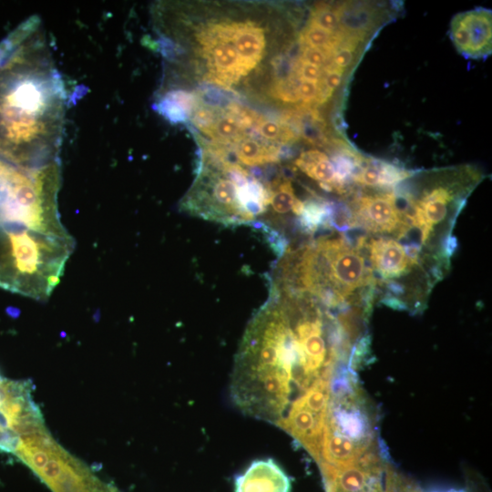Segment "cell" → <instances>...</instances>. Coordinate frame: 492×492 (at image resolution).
Returning <instances> with one entry per match:
<instances>
[{
    "label": "cell",
    "instance_id": "1",
    "mask_svg": "<svg viewBox=\"0 0 492 492\" xmlns=\"http://www.w3.org/2000/svg\"><path fill=\"white\" fill-rule=\"evenodd\" d=\"M314 300L274 285L249 322L231 374V397L245 415L278 425L292 404L332 377Z\"/></svg>",
    "mask_w": 492,
    "mask_h": 492
},
{
    "label": "cell",
    "instance_id": "2",
    "mask_svg": "<svg viewBox=\"0 0 492 492\" xmlns=\"http://www.w3.org/2000/svg\"><path fill=\"white\" fill-rule=\"evenodd\" d=\"M67 93L39 18L0 42V159L23 169L59 161Z\"/></svg>",
    "mask_w": 492,
    "mask_h": 492
},
{
    "label": "cell",
    "instance_id": "3",
    "mask_svg": "<svg viewBox=\"0 0 492 492\" xmlns=\"http://www.w3.org/2000/svg\"><path fill=\"white\" fill-rule=\"evenodd\" d=\"M343 236H326L282 254L273 284L279 289L322 302L343 305L357 289L373 282V273L359 248Z\"/></svg>",
    "mask_w": 492,
    "mask_h": 492
},
{
    "label": "cell",
    "instance_id": "4",
    "mask_svg": "<svg viewBox=\"0 0 492 492\" xmlns=\"http://www.w3.org/2000/svg\"><path fill=\"white\" fill-rule=\"evenodd\" d=\"M74 248L72 237L0 226V288L38 301L48 298Z\"/></svg>",
    "mask_w": 492,
    "mask_h": 492
},
{
    "label": "cell",
    "instance_id": "5",
    "mask_svg": "<svg viewBox=\"0 0 492 492\" xmlns=\"http://www.w3.org/2000/svg\"><path fill=\"white\" fill-rule=\"evenodd\" d=\"M268 188L238 164L208 162L181 202L190 214L225 225L251 223L268 207Z\"/></svg>",
    "mask_w": 492,
    "mask_h": 492
},
{
    "label": "cell",
    "instance_id": "6",
    "mask_svg": "<svg viewBox=\"0 0 492 492\" xmlns=\"http://www.w3.org/2000/svg\"><path fill=\"white\" fill-rule=\"evenodd\" d=\"M60 161L23 169L0 159V226L17 225L68 238L58 213Z\"/></svg>",
    "mask_w": 492,
    "mask_h": 492
},
{
    "label": "cell",
    "instance_id": "7",
    "mask_svg": "<svg viewBox=\"0 0 492 492\" xmlns=\"http://www.w3.org/2000/svg\"><path fill=\"white\" fill-rule=\"evenodd\" d=\"M52 492H119L99 478L49 433L45 423L19 435L11 449Z\"/></svg>",
    "mask_w": 492,
    "mask_h": 492
},
{
    "label": "cell",
    "instance_id": "8",
    "mask_svg": "<svg viewBox=\"0 0 492 492\" xmlns=\"http://www.w3.org/2000/svg\"><path fill=\"white\" fill-rule=\"evenodd\" d=\"M330 380L322 379L296 399L277 426L291 435L316 461L330 402Z\"/></svg>",
    "mask_w": 492,
    "mask_h": 492
},
{
    "label": "cell",
    "instance_id": "9",
    "mask_svg": "<svg viewBox=\"0 0 492 492\" xmlns=\"http://www.w3.org/2000/svg\"><path fill=\"white\" fill-rule=\"evenodd\" d=\"M456 174L452 180H438L434 187L423 190L421 197L416 200H411L410 211L404 216L410 225L420 231L421 244L426 242L435 231V228L445 221L450 215L453 220L465 205L468 186L456 180Z\"/></svg>",
    "mask_w": 492,
    "mask_h": 492
},
{
    "label": "cell",
    "instance_id": "10",
    "mask_svg": "<svg viewBox=\"0 0 492 492\" xmlns=\"http://www.w3.org/2000/svg\"><path fill=\"white\" fill-rule=\"evenodd\" d=\"M351 215L353 227L361 226L373 233L397 232L403 236L410 226L397 208L394 194L364 196Z\"/></svg>",
    "mask_w": 492,
    "mask_h": 492
},
{
    "label": "cell",
    "instance_id": "11",
    "mask_svg": "<svg viewBox=\"0 0 492 492\" xmlns=\"http://www.w3.org/2000/svg\"><path fill=\"white\" fill-rule=\"evenodd\" d=\"M451 37L458 52L467 56L488 53L491 46V15L487 10L457 15L451 26Z\"/></svg>",
    "mask_w": 492,
    "mask_h": 492
},
{
    "label": "cell",
    "instance_id": "12",
    "mask_svg": "<svg viewBox=\"0 0 492 492\" xmlns=\"http://www.w3.org/2000/svg\"><path fill=\"white\" fill-rule=\"evenodd\" d=\"M27 380H10L0 375V450L10 452L15 428L26 408Z\"/></svg>",
    "mask_w": 492,
    "mask_h": 492
},
{
    "label": "cell",
    "instance_id": "13",
    "mask_svg": "<svg viewBox=\"0 0 492 492\" xmlns=\"http://www.w3.org/2000/svg\"><path fill=\"white\" fill-rule=\"evenodd\" d=\"M292 481L272 459H257L234 478V492H291Z\"/></svg>",
    "mask_w": 492,
    "mask_h": 492
},
{
    "label": "cell",
    "instance_id": "14",
    "mask_svg": "<svg viewBox=\"0 0 492 492\" xmlns=\"http://www.w3.org/2000/svg\"><path fill=\"white\" fill-rule=\"evenodd\" d=\"M373 267L384 279L400 277L415 265L402 244L393 239H372L368 244Z\"/></svg>",
    "mask_w": 492,
    "mask_h": 492
},
{
    "label": "cell",
    "instance_id": "15",
    "mask_svg": "<svg viewBox=\"0 0 492 492\" xmlns=\"http://www.w3.org/2000/svg\"><path fill=\"white\" fill-rule=\"evenodd\" d=\"M295 165L307 176L320 182V185L327 190L337 188L340 184L336 168L328 157L315 149L303 152L295 161Z\"/></svg>",
    "mask_w": 492,
    "mask_h": 492
},
{
    "label": "cell",
    "instance_id": "16",
    "mask_svg": "<svg viewBox=\"0 0 492 492\" xmlns=\"http://www.w3.org/2000/svg\"><path fill=\"white\" fill-rule=\"evenodd\" d=\"M268 208L277 214L284 215L292 211L297 216H302L304 203L297 199L291 182L287 179H278L268 187Z\"/></svg>",
    "mask_w": 492,
    "mask_h": 492
},
{
    "label": "cell",
    "instance_id": "17",
    "mask_svg": "<svg viewBox=\"0 0 492 492\" xmlns=\"http://www.w3.org/2000/svg\"><path fill=\"white\" fill-rule=\"evenodd\" d=\"M240 119L236 113L226 114L220 117L213 124L209 133L217 140V142H231L239 138L242 128V124L246 119Z\"/></svg>",
    "mask_w": 492,
    "mask_h": 492
},
{
    "label": "cell",
    "instance_id": "18",
    "mask_svg": "<svg viewBox=\"0 0 492 492\" xmlns=\"http://www.w3.org/2000/svg\"><path fill=\"white\" fill-rule=\"evenodd\" d=\"M310 21L319 27L330 32L346 30H338L341 23H343L342 6L341 8H333L327 5H321L312 12Z\"/></svg>",
    "mask_w": 492,
    "mask_h": 492
},
{
    "label": "cell",
    "instance_id": "19",
    "mask_svg": "<svg viewBox=\"0 0 492 492\" xmlns=\"http://www.w3.org/2000/svg\"><path fill=\"white\" fill-rule=\"evenodd\" d=\"M384 492H422L415 482L397 472L388 463L384 466Z\"/></svg>",
    "mask_w": 492,
    "mask_h": 492
},
{
    "label": "cell",
    "instance_id": "20",
    "mask_svg": "<svg viewBox=\"0 0 492 492\" xmlns=\"http://www.w3.org/2000/svg\"><path fill=\"white\" fill-rule=\"evenodd\" d=\"M357 182L369 187H380L379 161L367 164L356 176Z\"/></svg>",
    "mask_w": 492,
    "mask_h": 492
},
{
    "label": "cell",
    "instance_id": "21",
    "mask_svg": "<svg viewBox=\"0 0 492 492\" xmlns=\"http://www.w3.org/2000/svg\"><path fill=\"white\" fill-rule=\"evenodd\" d=\"M256 128L264 140L273 141L284 138L282 127L276 121L261 120Z\"/></svg>",
    "mask_w": 492,
    "mask_h": 492
},
{
    "label": "cell",
    "instance_id": "22",
    "mask_svg": "<svg viewBox=\"0 0 492 492\" xmlns=\"http://www.w3.org/2000/svg\"><path fill=\"white\" fill-rule=\"evenodd\" d=\"M297 93L300 99H302L305 104H310L313 100L318 101L320 86L311 81L302 80L297 87Z\"/></svg>",
    "mask_w": 492,
    "mask_h": 492
},
{
    "label": "cell",
    "instance_id": "23",
    "mask_svg": "<svg viewBox=\"0 0 492 492\" xmlns=\"http://www.w3.org/2000/svg\"><path fill=\"white\" fill-rule=\"evenodd\" d=\"M431 492H465L464 490H460V489H448V490H436V491H431Z\"/></svg>",
    "mask_w": 492,
    "mask_h": 492
}]
</instances>
